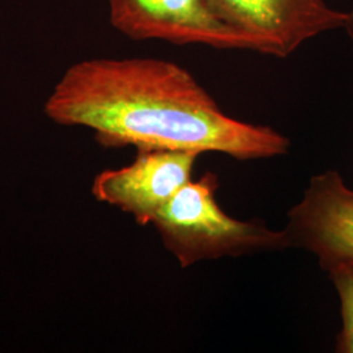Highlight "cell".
<instances>
[{"label":"cell","instance_id":"cell-4","mask_svg":"<svg viewBox=\"0 0 353 353\" xmlns=\"http://www.w3.org/2000/svg\"><path fill=\"white\" fill-rule=\"evenodd\" d=\"M214 11L252 41L254 51L288 58L307 41L345 28L348 12L325 0H210Z\"/></svg>","mask_w":353,"mask_h":353},{"label":"cell","instance_id":"cell-6","mask_svg":"<svg viewBox=\"0 0 353 353\" xmlns=\"http://www.w3.org/2000/svg\"><path fill=\"white\" fill-rule=\"evenodd\" d=\"M290 246L316 255L327 272L353 261V189L338 170L312 176L303 198L288 212Z\"/></svg>","mask_w":353,"mask_h":353},{"label":"cell","instance_id":"cell-2","mask_svg":"<svg viewBox=\"0 0 353 353\" xmlns=\"http://www.w3.org/2000/svg\"><path fill=\"white\" fill-rule=\"evenodd\" d=\"M219 186L212 172L191 179L152 221L181 267L290 248L285 229L272 230L262 221H242L225 214L216 202Z\"/></svg>","mask_w":353,"mask_h":353},{"label":"cell","instance_id":"cell-5","mask_svg":"<svg viewBox=\"0 0 353 353\" xmlns=\"http://www.w3.org/2000/svg\"><path fill=\"white\" fill-rule=\"evenodd\" d=\"M198 156L196 152L138 150L131 164L96 176L92 192L97 201L131 214L139 225H148L192 179Z\"/></svg>","mask_w":353,"mask_h":353},{"label":"cell","instance_id":"cell-7","mask_svg":"<svg viewBox=\"0 0 353 353\" xmlns=\"http://www.w3.org/2000/svg\"><path fill=\"white\" fill-rule=\"evenodd\" d=\"M341 301V330L335 350L353 353V261H343L327 271Z\"/></svg>","mask_w":353,"mask_h":353},{"label":"cell","instance_id":"cell-1","mask_svg":"<svg viewBox=\"0 0 353 353\" xmlns=\"http://www.w3.org/2000/svg\"><path fill=\"white\" fill-rule=\"evenodd\" d=\"M61 126L87 127L103 147L217 152L239 161L287 154L275 128L223 112L182 65L156 58H93L70 65L45 102Z\"/></svg>","mask_w":353,"mask_h":353},{"label":"cell","instance_id":"cell-8","mask_svg":"<svg viewBox=\"0 0 353 353\" xmlns=\"http://www.w3.org/2000/svg\"><path fill=\"white\" fill-rule=\"evenodd\" d=\"M347 12H348V19H347V24H345L344 30H345L347 36L353 42V7L351 11H347Z\"/></svg>","mask_w":353,"mask_h":353},{"label":"cell","instance_id":"cell-3","mask_svg":"<svg viewBox=\"0 0 353 353\" xmlns=\"http://www.w3.org/2000/svg\"><path fill=\"white\" fill-rule=\"evenodd\" d=\"M115 30L134 41L254 51L252 41L214 11L210 0H108Z\"/></svg>","mask_w":353,"mask_h":353}]
</instances>
